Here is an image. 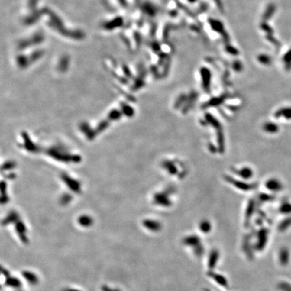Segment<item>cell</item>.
Returning <instances> with one entry per match:
<instances>
[{
    "label": "cell",
    "mask_w": 291,
    "mask_h": 291,
    "mask_svg": "<svg viewBox=\"0 0 291 291\" xmlns=\"http://www.w3.org/2000/svg\"><path fill=\"white\" fill-rule=\"evenodd\" d=\"M41 22L50 32L66 40L80 42L86 37L82 29L70 24L56 10L51 8H45Z\"/></svg>",
    "instance_id": "obj_1"
},
{
    "label": "cell",
    "mask_w": 291,
    "mask_h": 291,
    "mask_svg": "<svg viewBox=\"0 0 291 291\" xmlns=\"http://www.w3.org/2000/svg\"><path fill=\"white\" fill-rule=\"evenodd\" d=\"M41 0H25L20 11V21L28 27H34L41 21L45 8Z\"/></svg>",
    "instance_id": "obj_2"
},
{
    "label": "cell",
    "mask_w": 291,
    "mask_h": 291,
    "mask_svg": "<svg viewBox=\"0 0 291 291\" xmlns=\"http://www.w3.org/2000/svg\"><path fill=\"white\" fill-rule=\"evenodd\" d=\"M45 55L43 47L34 49H28L16 51L13 57L14 64L20 68L30 67L42 60Z\"/></svg>",
    "instance_id": "obj_3"
},
{
    "label": "cell",
    "mask_w": 291,
    "mask_h": 291,
    "mask_svg": "<svg viewBox=\"0 0 291 291\" xmlns=\"http://www.w3.org/2000/svg\"><path fill=\"white\" fill-rule=\"evenodd\" d=\"M45 38V34L43 31L40 29H33L17 40L15 46L16 51L43 47Z\"/></svg>",
    "instance_id": "obj_4"
},
{
    "label": "cell",
    "mask_w": 291,
    "mask_h": 291,
    "mask_svg": "<svg viewBox=\"0 0 291 291\" xmlns=\"http://www.w3.org/2000/svg\"><path fill=\"white\" fill-rule=\"evenodd\" d=\"M124 26L125 18L120 13L106 17L100 23L101 30L107 34L114 33L115 32L121 30Z\"/></svg>",
    "instance_id": "obj_5"
},
{
    "label": "cell",
    "mask_w": 291,
    "mask_h": 291,
    "mask_svg": "<svg viewBox=\"0 0 291 291\" xmlns=\"http://www.w3.org/2000/svg\"><path fill=\"white\" fill-rule=\"evenodd\" d=\"M1 273L2 277H4V284L5 287L14 290L22 289V281L21 279L11 274L8 269L2 267Z\"/></svg>",
    "instance_id": "obj_6"
},
{
    "label": "cell",
    "mask_w": 291,
    "mask_h": 291,
    "mask_svg": "<svg viewBox=\"0 0 291 291\" xmlns=\"http://www.w3.org/2000/svg\"><path fill=\"white\" fill-rule=\"evenodd\" d=\"M14 228L18 239L23 245H27L30 243V239L28 236V231L27 226L21 219H18L14 223Z\"/></svg>",
    "instance_id": "obj_7"
},
{
    "label": "cell",
    "mask_w": 291,
    "mask_h": 291,
    "mask_svg": "<svg viewBox=\"0 0 291 291\" xmlns=\"http://www.w3.org/2000/svg\"><path fill=\"white\" fill-rule=\"evenodd\" d=\"M233 173L237 176V178L243 179L245 181H249L254 177V172L251 167L247 165H241L234 167L232 169Z\"/></svg>",
    "instance_id": "obj_8"
},
{
    "label": "cell",
    "mask_w": 291,
    "mask_h": 291,
    "mask_svg": "<svg viewBox=\"0 0 291 291\" xmlns=\"http://www.w3.org/2000/svg\"><path fill=\"white\" fill-rule=\"evenodd\" d=\"M22 278L31 286H37L39 284L40 278L37 273L30 270H24L21 272Z\"/></svg>",
    "instance_id": "obj_9"
},
{
    "label": "cell",
    "mask_w": 291,
    "mask_h": 291,
    "mask_svg": "<svg viewBox=\"0 0 291 291\" xmlns=\"http://www.w3.org/2000/svg\"><path fill=\"white\" fill-rule=\"evenodd\" d=\"M227 181L229 183H231V184L233 185L234 187L241 191H249L253 187L251 184H247L245 180L239 178L234 179L233 177H228V179H227Z\"/></svg>",
    "instance_id": "obj_10"
},
{
    "label": "cell",
    "mask_w": 291,
    "mask_h": 291,
    "mask_svg": "<svg viewBox=\"0 0 291 291\" xmlns=\"http://www.w3.org/2000/svg\"><path fill=\"white\" fill-rule=\"evenodd\" d=\"M142 225L147 230L152 232L158 231L160 229V222L152 219H144L142 222Z\"/></svg>",
    "instance_id": "obj_11"
},
{
    "label": "cell",
    "mask_w": 291,
    "mask_h": 291,
    "mask_svg": "<svg viewBox=\"0 0 291 291\" xmlns=\"http://www.w3.org/2000/svg\"><path fill=\"white\" fill-rule=\"evenodd\" d=\"M78 225L82 228H89L94 225V220L89 215H81L77 220Z\"/></svg>",
    "instance_id": "obj_12"
},
{
    "label": "cell",
    "mask_w": 291,
    "mask_h": 291,
    "mask_svg": "<svg viewBox=\"0 0 291 291\" xmlns=\"http://www.w3.org/2000/svg\"><path fill=\"white\" fill-rule=\"evenodd\" d=\"M265 187L267 188V189L272 191V192H278L282 189L283 185L278 179L272 178L266 181Z\"/></svg>",
    "instance_id": "obj_13"
},
{
    "label": "cell",
    "mask_w": 291,
    "mask_h": 291,
    "mask_svg": "<svg viewBox=\"0 0 291 291\" xmlns=\"http://www.w3.org/2000/svg\"><path fill=\"white\" fill-rule=\"evenodd\" d=\"M18 219H20L18 214L16 212H10L4 220H3L2 225L4 226H7L10 225H13Z\"/></svg>",
    "instance_id": "obj_14"
},
{
    "label": "cell",
    "mask_w": 291,
    "mask_h": 291,
    "mask_svg": "<svg viewBox=\"0 0 291 291\" xmlns=\"http://www.w3.org/2000/svg\"><path fill=\"white\" fill-rule=\"evenodd\" d=\"M275 117H284L285 119H291V107H283L278 109L275 113Z\"/></svg>",
    "instance_id": "obj_15"
},
{
    "label": "cell",
    "mask_w": 291,
    "mask_h": 291,
    "mask_svg": "<svg viewBox=\"0 0 291 291\" xmlns=\"http://www.w3.org/2000/svg\"><path fill=\"white\" fill-rule=\"evenodd\" d=\"M262 129L264 131L269 134H274L278 131V126L273 122H266L264 123Z\"/></svg>",
    "instance_id": "obj_16"
},
{
    "label": "cell",
    "mask_w": 291,
    "mask_h": 291,
    "mask_svg": "<svg viewBox=\"0 0 291 291\" xmlns=\"http://www.w3.org/2000/svg\"><path fill=\"white\" fill-rule=\"evenodd\" d=\"M100 290H101V291H123L121 289H120L119 288L112 286H111V285L106 284L101 285Z\"/></svg>",
    "instance_id": "obj_17"
},
{
    "label": "cell",
    "mask_w": 291,
    "mask_h": 291,
    "mask_svg": "<svg viewBox=\"0 0 291 291\" xmlns=\"http://www.w3.org/2000/svg\"><path fill=\"white\" fill-rule=\"evenodd\" d=\"M284 61L286 64V66L288 69L291 68V49L285 55L284 57Z\"/></svg>",
    "instance_id": "obj_18"
},
{
    "label": "cell",
    "mask_w": 291,
    "mask_h": 291,
    "mask_svg": "<svg viewBox=\"0 0 291 291\" xmlns=\"http://www.w3.org/2000/svg\"><path fill=\"white\" fill-rule=\"evenodd\" d=\"M63 291H83V290L75 287H67L65 289H63Z\"/></svg>",
    "instance_id": "obj_19"
},
{
    "label": "cell",
    "mask_w": 291,
    "mask_h": 291,
    "mask_svg": "<svg viewBox=\"0 0 291 291\" xmlns=\"http://www.w3.org/2000/svg\"><path fill=\"white\" fill-rule=\"evenodd\" d=\"M15 291H24V290H23L22 289H19V290H15Z\"/></svg>",
    "instance_id": "obj_20"
}]
</instances>
